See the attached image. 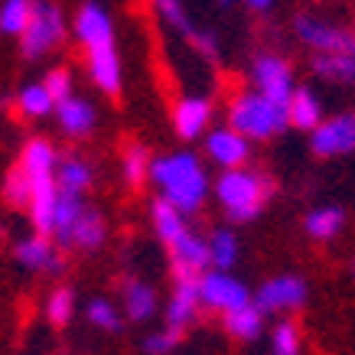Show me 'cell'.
<instances>
[{
  "mask_svg": "<svg viewBox=\"0 0 355 355\" xmlns=\"http://www.w3.org/2000/svg\"><path fill=\"white\" fill-rule=\"evenodd\" d=\"M30 196H33V186H30V176L23 173V166H13L7 176H3V199L17 209H26L30 205Z\"/></svg>",
  "mask_w": 355,
  "mask_h": 355,
  "instance_id": "34",
  "label": "cell"
},
{
  "mask_svg": "<svg viewBox=\"0 0 355 355\" xmlns=\"http://www.w3.org/2000/svg\"><path fill=\"white\" fill-rule=\"evenodd\" d=\"M150 3H153V10H157V17H160L170 30L180 33L183 40L196 30V23H193V17H189V10L183 7V0H150Z\"/></svg>",
  "mask_w": 355,
  "mask_h": 355,
  "instance_id": "30",
  "label": "cell"
},
{
  "mask_svg": "<svg viewBox=\"0 0 355 355\" xmlns=\"http://www.w3.org/2000/svg\"><path fill=\"white\" fill-rule=\"evenodd\" d=\"M53 114H55L59 130H62L65 137H72V140L88 137V134L95 130V124H98L95 105H92L88 98H82V95H69V98H62V101H55Z\"/></svg>",
  "mask_w": 355,
  "mask_h": 355,
  "instance_id": "14",
  "label": "cell"
},
{
  "mask_svg": "<svg viewBox=\"0 0 355 355\" xmlns=\"http://www.w3.org/2000/svg\"><path fill=\"white\" fill-rule=\"evenodd\" d=\"M147 183L157 189V199L176 205L183 216H196L212 196V176L199 153L173 150L150 157V176Z\"/></svg>",
  "mask_w": 355,
  "mask_h": 355,
  "instance_id": "2",
  "label": "cell"
},
{
  "mask_svg": "<svg viewBox=\"0 0 355 355\" xmlns=\"http://www.w3.org/2000/svg\"><path fill=\"white\" fill-rule=\"evenodd\" d=\"M228 128L245 134L251 144L254 140H270V137H277V134H284V130H291V124H287V105L270 101V98H264L254 88L238 92L228 101Z\"/></svg>",
  "mask_w": 355,
  "mask_h": 355,
  "instance_id": "4",
  "label": "cell"
},
{
  "mask_svg": "<svg viewBox=\"0 0 355 355\" xmlns=\"http://www.w3.org/2000/svg\"><path fill=\"white\" fill-rule=\"evenodd\" d=\"M205 248H209V268L232 270L241 258V241L232 228H212L205 235Z\"/></svg>",
  "mask_w": 355,
  "mask_h": 355,
  "instance_id": "24",
  "label": "cell"
},
{
  "mask_svg": "<svg viewBox=\"0 0 355 355\" xmlns=\"http://www.w3.org/2000/svg\"><path fill=\"white\" fill-rule=\"evenodd\" d=\"M121 306H124V316H128L130 323H147L157 316L160 310V300H157V291H153V284L140 277H128L121 284Z\"/></svg>",
  "mask_w": 355,
  "mask_h": 355,
  "instance_id": "17",
  "label": "cell"
},
{
  "mask_svg": "<svg viewBox=\"0 0 355 355\" xmlns=\"http://www.w3.org/2000/svg\"><path fill=\"white\" fill-rule=\"evenodd\" d=\"M349 274H352V277H355V258H352V264H349Z\"/></svg>",
  "mask_w": 355,
  "mask_h": 355,
  "instance_id": "40",
  "label": "cell"
},
{
  "mask_svg": "<svg viewBox=\"0 0 355 355\" xmlns=\"http://www.w3.org/2000/svg\"><path fill=\"white\" fill-rule=\"evenodd\" d=\"M241 3H245V7H248L251 13H270L277 0H241Z\"/></svg>",
  "mask_w": 355,
  "mask_h": 355,
  "instance_id": "38",
  "label": "cell"
},
{
  "mask_svg": "<svg viewBox=\"0 0 355 355\" xmlns=\"http://www.w3.org/2000/svg\"><path fill=\"white\" fill-rule=\"evenodd\" d=\"M199 303H202V310L225 316V313L251 303V287L241 277H235L232 270L205 268L199 274Z\"/></svg>",
  "mask_w": 355,
  "mask_h": 355,
  "instance_id": "7",
  "label": "cell"
},
{
  "mask_svg": "<svg viewBox=\"0 0 355 355\" xmlns=\"http://www.w3.org/2000/svg\"><path fill=\"white\" fill-rule=\"evenodd\" d=\"M199 310H202V303H199V274H180V270H173V293H170V300H166V310H163L166 329L186 333L196 323Z\"/></svg>",
  "mask_w": 355,
  "mask_h": 355,
  "instance_id": "11",
  "label": "cell"
},
{
  "mask_svg": "<svg viewBox=\"0 0 355 355\" xmlns=\"http://www.w3.org/2000/svg\"><path fill=\"white\" fill-rule=\"evenodd\" d=\"M343 228H345V209L336 202L313 205L310 212L303 216V232L313 241H333V238L343 235Z\"/></svg>",
  "mask_w": 355,
  "mask_h": 355,
  "instance_id": "18",
  "label": "cell"
},
{
  "mask_svg": "<svg viewBox=\"0 0 355 355\" xmlns=\"http://www.w3.org/2000/svg\"><path fill=\"white\" fill-rule=\"evenodd\" d=\"M13 258L17 264L26 270H43V274H59L62 270V258L55 251V241L49 235H26L23 241H17L13 248Z\"/></svg>",
  "mask_w": 355,
  "mask_h": 355,
  "instance_id": "15",
  "label": "cell"
},
{
  "mask_svg": "<svg viewBox=\"0 0 355 355\" xmlns=\"http://www.w3.org/2000/svg\"><path fill=\"white\" fill-rule=\"evenodd\" d=\"M65 30H69V23H65L62 7H55L49 0H36L30 23H26V30L20 33L23 55H26V59H40V55L53 53L55 46L65 40Z\"/></svg>",
  "mask_w": 355,
  "mask_h": 355,
  "instance_id": "5",
  "label": "cell"
},
{
  "mask_svg": "<svg viewBox=\"0 0 355 355\" xmlns=\"http://www.w3.org/2000/svg\"><path fill=\"white\" fill-rule=\"evenodd\" d=\"M248 82L254 92H261L270 101H287L291 92L297 88V76H293V65L277 53H258L251 59V69H248Z\"/></svg>",
  "mask_w": 355,
  "mask_h": 355,
  "instance_id": "10",
  "label": "cell"
},
{
  "mask_svg": "<svg viewBox=\"0 0 355 355\" xmlns=\"http://www.w3.org/2000/svg\"><path fill=\"white\" fill-rule=\"evenodd\" d=\"M264 320H268V316L254 306V300L222 316L228 336H235V339H241V343H254V339H261V333H264Z\"/></svg>",
  "mask_w": 355,
  "mask_h": 355,
  "instance_id": "25",
  "label": "cell"
},
{
  "mask_svg": "<svg viewBox=\"0 0 355 355\" xmlns=\"http://www.w3.org/2000/svg\"><path fill=\"white\" fill-rule=\"evenodd\" d=\"M92 180H95L92 163L82 160V157H62L59 166H55V186L65 189V193L85 196L88 189H92Z\"/></svg>",
  "mask_w": 355,
  "mask_h": 355,
  "instance_id": "26",
  "label": "cell"
},
{
  "mask_svg": "<svg viewBox=\"0 0 355 355\" xmlns=\"http://www.w3.org/2000/svg\"><path fill=\"white\" fill-rule=\"evenodd\" d=\"M303 339L293 320H277L270 326V355H300Z\"/></svg>",
  "mask_w": 355,
  "mask_h": 355,
  "instance_id": "33",
  "label": "cell"
},
{
  "mask_svg": "<svg viewBox=\"0 0 355 355\" xmlns=\"http://www.w3.org/2000/svg\"><path fill=\"white\" fill-rule=\"evenodd\" d=\"M72 316H76V291L72 287H55L49 293V300H46V320L62 329V326L72 323Z\"/></svg>",
  "mask_w": 355,
  "mask_h": 355,
  "instance_id": "32",
  "label": "cell"
},
{
  "mask_svg": "<svg viewBox=\"0 0 355 355\" xmlns=\"http://www.w3.org/2000/svg\"><path fill=\"white\" fill-rule=\"evenodd\" d=\"M212 118H216V105L209 95H183L173 105V130L186 144L202 140V134L212 128Z\"/></svg>",
  "mask_w": 355,
  "mask_h": 355,
  "instance_id": "13",
  "label": "cell"
},
{
  "mask_svg": "<svg viewBox=\"0 0 355 355\" xmlns=\"http://www.w3.org/2000/svg\"><path fill=\"white\" fill-rule=\"evenodd\" d=\"M150 225H153V235L163 241V248H173L193 228L189 225V216H183L176 205L163 202V199H153L150 202Z\"/></svg>",
  "mask_w": 355,
  "mask_h": 355,
  "instance_id": "21",
  "label": "cell"
},
{
  "mask_svg": "<svg viewBox=\"0 0 355 355\" xmlns=\"http://www.w3.org/2000/svg\"><path fill=\"white\" fill-rule=\"evenodd\" d=\"M306 144H310V153L316 160H336V157L355 153V111L326 114L306 134Z\"/></svg>",
  "mask_w": 355,
  "mask_h": 355,
  "instance_id": "8",
  "label": "cell"
},
{
  "mask_svg": "<svg viewBox=\"0 0 355 355\" xmlns=\"http://www.w3.org/2000/svg\"><path fill=\"white\" fill-rule=\"evenodd\" d=\"M121 176H124V183L130 189L147 183V176H150V150L144 144H128L124 147V153H121Z\"/></svg>",
  "mask_w": 355,
  "mask_h": 355,
  "instance_id": "27",
  "label": "cell"
},
{
  "mask_svg": "<svg viewBox=\"0 0 355 355\" xmlns=\"http://www.w3.org/2000/svg\"><path fill=\"white\" fill-rule=\"evenodd\" d=\"M105 238H108V222L105 216L85 205L82 209V216L78 222L72 225V238H69V248H78V251H98V248L105 245Z\"/></svg>",
  "mask_w": 355,
  "mask_h": 355,
  "instance_id": "23",
  "label": "cell"
},
{
  "mask_svg": "<svg viewBox=\"0 0 355 355\" xmlns=\"http://www.w3.org/2000/svg\"><path fill=\"white\" fill-rule=\"evenodd\" d=\"M173 258V270L180 274H202L209 268V248H205V235H199L196 228H189L173 248H166Z\"/></svg>",
  "mask_w": 355,
  "mask_h": 355,
  "instance_id": "19",
  "label": "cell"
},
{
  "mask_svg": "<svg viewBox=\"0 0 355 355\" xmlns=\"http://www.w3.org/2000/svg\"><path fill=\"white\" fill-rule=\"evenodd\" d=\"M72 33H76V40L85 49L92 85L101 95L118 98L121 88H124V65H121V55H118V40H114V20H111V13L98 0H85L76 10Z\"/></svg>",
  "mask_w": 355,
  "mask_h": 355,
  "instance_id": "1",
  "label": "cell"
},
{
  "mask_svg": "<svg viewBox=\"0 0 355 355\" xmlns=\"http://www.w3.org/2000/svg\"><path fill=\"white\" fill-rule=\"evenodd\" d=\"M202 153L209 163H216L218 170H232V166H245L251 163V140L238 134L235 128H209L202 134Z\"/></svg>",
  "mask_w": 355,
  "mask_h": 355,
  "instance_id": "12",
  "label": "cell"
},
{
  "mask_svg": "<svg viewBox=\"0 0 355 355\" xmlns=\"http://www.w3.org/2000/svg\"><path fill=\"white\" fill-rule=\"evenodd\" d=\"M293 36L310 53H355V33L316 13H297Z\"/></svg>",
  "mask_w": 355,
  "mask_h": 355,
  "instance_id": "9",
  "label": "cell"
},
{
  "mask_svg": "<svg viewBox=\"0 0 355 355\" xmlns=\"http://www.w3.org/2000/svg\"><path fill=\"white\" fill-rule=\"evenodd\" d=\"M186 43L196 49V55H202L205 62H216L218 53H222V46H218V36L212 30H202V26H196L189 36H186Z\"/></svg>",
  "mask_w": 355,
  "mask_h": 355,
  "instance_id": "35",
  "label": "cell"
},
{
  "mask_svg": "<svg viewBox=\"0 0 355 355\" xmlns=\"http://www.w3.org/2000/svg\"><path fill=\"white\" fill-rule=\"evenodd\" d=\"M33 7H36V0H0V33L20 40V33L26 30L33 17Z\"/></svg>",
  "mask_w": 355,
  "mask_h": 355,
  "instance_id": "29",
  "label": "cell"
},
{
  "mask_svg": "<svg viewBox=\"0 0 355 355\" xmlns=\"http://www.w3.org/2000/svg\"><path fill=\"white\" fill-rule=\"evenodd\" d=\"M218 3H222V7H232V3H235V0H218Z\"/></svg>",
  "mask_w": 355,
  "mask_h": 355,
  "instance_id": "39",
  "label": "cell"
},
{
  "mask_svg": "<svg viewBox=\"0 0 355 355\" xmlns=\"http://www.w3.org/2000/svg\"><path fill=\"white\" fill-rule=\"evenodd\" d=\"M310 72L329 85H355V53H313Z\"/></svg>",
  "mask_w": 355,
  "mask_h": 355,
  "instance_id": "20",
  "label": "cell"
},
{
  "mask_svg": "<svg viewBox=\"0 0 355 355\" xmlns=\"http://www.w3.org/2000/svg\"><path fill=\"white\" fill-rule=\"evenodd\" d=\"M251 300L264 316H280V313H297L310 300V284L300 274H274L251 293Z\"/></svg>",
  "mask_w": 355,
  "mask_h": 355,
  "instance_id": "6",
  "label": "cell"
},
{
  "mask_svg": "<svg viewBox=\"0 0 355 355\" xmlns=\"http://www.w3.org/2000/svg\"><path fill=\"white\" fill-rule=\"evenodd\" d=\"M17 108H20L23 118L40 121V118H49V114H53L55 101H53V95L46 92L43 82H33V85L20 88V95H17Z\"/></svg>",
  "mask_w": 355,
  "mask_h": 355,
  "instance_id": "28",
  "label": "cell"
},
{
  "mask_svg": "<svg viewBox=\"0 0 355 355\" xmlns=\"http://www.w3.org/2000/svg\"><path fill=\"white\" fill-rule=\"evenodd\" d=\"M180 336L183 333H176V329H166L163 326L160 333H150L147 339H144V352L147 355H170L176 345H180Z\"/></svg>",
  "mask_w": 355,
  "mask_h": 355,
  "instance_id": "37",
  "label": "cell"
},
{
  "mask_svg": "<svg viewBox=\"0 0 355 355\" xmlns=\"http://www.w3.org/2000/svg\"><path fill=\"white\" fill-rule=\"evenodd\" d=\"M277 193V183L274 176L258 166H232V170H222L218 180L212 183V196H216L218 209L225 212V218L232 225H248L254 218L264 216L268 202Z\"/></svg>",
  "mask_w": 355,
  "mask_h": 355,
  "instance_id": "3",
  "label": "cell"
},
{
  "mask_svg": "<svg viewBox=\"0 0 355 355\" xmlns=\"http://www.w3.org/2000/svg\"><path fill=\"white\" fill-rule=\"evenodd\" d=\"M43 85H46V92L53 95V101H62V98L76 95V88H72V72H69V69H49L43 78Z\"/></svg>",
  "mask_w": 355,
  "mask_h": 355,
  "instance_id": "36",
  "label": "cell"
},
{
  "mask_svg": "<svg viewBox=\"0 0 355 355\" xmlns=\"http://www.w3.org/2000/svg\"><path fill=\"white\" fill-rule=\"evenodd\" d=\"M85 320L95 329H105V333H118L121 323H124L121 310L111 300H105V297H95V300L85 303Z\"/></svg>",
  "mask_w": 355,
  "mask_h": 355,
  "instance_id": "31",
  "label": "cell"
},
{
  "mask_svg": "<svg viewBox=\"0 0 355 355\" xmlns=\"http://www.w3.org/2000/svg\"><path fill=\"white\" fill-rule=\"evenodd\" d=\"M284 105H287V124H291L293 130H303V134H310V130L326 118L323 98H320V92L313 85H297Z\"/></svg>",
  "mask_w": 355,
  "mask_h": 355,
  "instance_id": "16",
  "label": "cell"
},
{
  "mask_svg": "<svg viewBox=\"0 0 355 355\" xmlns=\"http://www.w3.org/2000/svg\"><path fill=\"white\" fill-rule=\"evenodd\" d=\"M85 205H88L85 196L59 189V196H55V209H53V241L59 248H69L72 225L78 222V216H82V209H85Z\"/></svg>",
  "mask_w": 355,
  "mask_h": 355,
  "instance_id": "22",
  "label": "cell"
}]
</instances>
